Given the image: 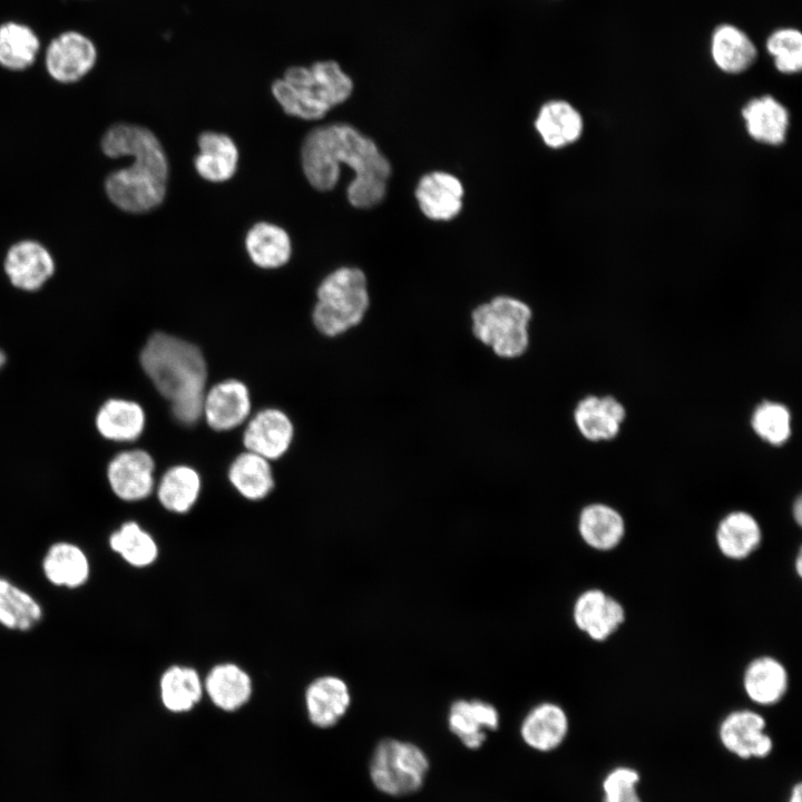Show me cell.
Wrapping results in <instances>:
<instances>
[{
    "label": "cell",
    "instance_id": "f1b7e54d",
    "mask_svg": "<svg viewBox=\"0 0 802 802\" xmlns=\"http://www.w3.org/2000/svg\"><path fill=\"white\" fill-rule=\"evenodd\" d=\"M245 247L252 262L262 268L285 265L292 254L291 238L285 229L266 222L254 224L246 234Z\"/></svg>",
    "mask_w": 802,
    "mask_h": 802
},
{
    "label": "cell",
    "instance_id": "e575fe53",
    "mask_svg": "<svg viewBox=\"0 0 802 802\" xmlns=\"http://www.w3.org/2000/svg\"><path fill=\"white\" fill-rule=\"evenodd\" d=\"M111 549L135 567L155 561L158 548L154 538L135 521L125 522L109 538Z\"/></svg>",
    "mask_w": 802,
    "mask_h": 802
},
{
    "label": "cell",
    "instance_id": "3957f363",
    "mask_svg": "<svg viewBox=\"0 0 802 802\" xmlns=\"http://www.w3.org/2000/svg\"><path fill=\"white\" fill-rule=\"evenodd\" d=\"M140 364L158 392L169 401L174 417L185 426L203 414L207 368L199 348L177 336L156 332L140 353Z\"/></svg>",
    "mask_w": 802,
    "mask_h": 802
},
{
    "label": "cell",
    "instance_id": "ba28073f",
    "mask_svg": "<svg viewBox=\"0 0 802 802\" xmlns=\"http://www.w3.org/2000/svg\"><path fill=\"white\" fill-rule=\"evenodd\" d=\"M718 740L728 753L742 760L767 757L774 746L765 718L749 708L732 711L722 720Z\"/></svg>",
    "mask_w": 802,
    "mask_h": 802
},
{
    "label": "cell",
    "instance_id": "d6a6232c",
    "mask_svg": "<svg viewBox=\"0 0 802 802\" xmlns=\"http://www.w3.org/2000/svg\"><path fill=\"white\" fill-rule=\"evenodd\" d=\"M159 687L164 706L175 713L192 710L202 698L204 689L200 677L194 668L178 665L164 672Z\"/></svg>",
    "mask_w": 802,
    "mask_h": 802
},
{
    "label": "cell",
    "instance_id": "60d3db41",
    "mask_svg": "<svg viewBox=\"0 0 802 802\" xmlns=\"http://www.w3.org/2000/svg\"><path fill=\"white\" fill-rule=\"evenodd\" d=\"M788 802H802V784L800 782L792 786Z\"/></svg>",
    "mask_w": 802,
    "mask_h": 802
},
{
    "label": "cell",
    "instance_id": "e0dca14e",
    "mask_svg": "<svg viewBox=\"0 0 802 802\" xmlns=\"http://www.w3.org/2000/svg\"><path fill=\"white\" fill-rule=\"evenodd\" d=\"M462 183L454 175L434 170L423 175L414 196L422 214L432 221H451L462 209Z\"/></svg>",
    "mask_w": 802,
    "mask_h": 802
},
{
    "label": "cell",
    "instance_id": "7a4b0ae2",
    "mask_svg": "<svg viewBox=\"0 0 802 802\" xmlns=\"http://www.w3.org/2000/svg\"><path fill=\"white\" fill-rule=\"evenodd\" d=\"M101 150L110 158L133 157L128 167L113 172L105 180L106 194L116 207L140 214L163 203L169 168L154 133L138 125H114L101 138Z\"/></svg>",
    "mask_w": 802,
    "mask_h": 802
},
{
    "label": "cell",
    "instance_id": "603a6c76",
    "mask_svg": "<svg viewBox=\"0 0 802 802\" xmlns=\"http://www.w3.org/2000/svg\"><path fill=\"white\" fill-rule=\"evenodd\" d=\"M351 695L346 683L336 676L313 681L305 693L310 721L319 727H330L346 713Z\"/></svg>",
    "mask_w": 802,
    "mask_h": 802
},
{
    "label": "cell",
    "instance_id": "ffe728a7",
    "mask_svg": "<svg viewBox=\"0 0 802 802\" xmlns=\"http://www.w3.org/2000/svg\"><path fill=\"white\" fill-rule=\"evenodd\" d=\"M569 730L564 708L551 702L534 706L522 720L520 734L534 750L549 752L561 745Z\"/></svg>",
    "mask_w": 802,
    "mask_h": 802
},
{
    "label": "cell",
    "instance_id": "7c38bea8",
    "mask_svg": "<svg viewBox=\"0 0 802 802\" xmlns=\"http://www.w3.org/2000/svg\"><path fill=\"white\" fill-rule=\"evenodd\" d=\"M155 462L140 449L116 454L108 464L107 476L114 493L123 500L147 498L154 489Z\"/></svg>",
    "mask_w": 802,
    "mask_h": 802
},
{
    "label": "cell",
    "instance_id": "7bdbcfd3",
    "mask_svg": "<svg viewBox=\"0 0 802 802\" xmlns=\"http://www.w3.org/2000/svg\"><path fill=\"white\" fill-rule=\"evenodd\" d=\"M802 570V558H801V551H799L796 558H795V571L799 576H801Z\"/></svg>",
    "mask_w": 802,
    "mask_h": 802
},
{
    "label": "cell",
    "instance_id": "9a60e30c",
    "mask_svg": "<svg viewBox=\"0 0 802 802\" xmlns=\"http://www.w3.org/2000/svg\"><path fill=\"white\" fill-rule=\"evenodd\" d=\"M250 412V391L238 380L221 381L205 392L203 414L207 424L216 431H227L238 427L247 419Z\"/></svg>",
    "mask_w": 802,
    "mask_h": 802
},
{
    "label": "cell",
    "instance_id": "44dd1931",
    "mask_svg": "<svg viewBox=\"0 0 802 802\" xmlns=\"http://www.w3.org/2000/svg\"><path fill=\"white\" fill-rule=\"evenodd\" d=\"M535 127L545 145L560 149L581 137L584 120L579 110L569 101L551 99L540 107Z\"/></svg>",
    "mask_w": 802,
    "mask_h": 802
},
{
    "label": "cell",
    "instance_id": "4fadbf2b",
    "mask_svg": "<svg viewBox=\"0 0 802 802\" xmlns=\"http://www.w3.org/2000/svg\"><path fill=\"white\" fill-rule=\"evenodd\" d=\"M293 436L290 418L278 409L268 408L251 418L243 433V443L247 451L275 460L288 450Z\"/></svg>",
    "mask_w": 802,
    "mask_h": 802
},
{
    "label": "cell",
    "instance_id": "8fae6325",
    "mask_svg": "<svg viewBox=\"0 0 802 802\" xmlns=\"http://www.w3.org/2000/svg\"><path fill=\"white\" fill-rule=\"evenodd\" d=\"M708 53L713 65L723 74L735 76L750 70L759 50L752 37L733 22H720L712 29Z\"/></svg>",
    "mask_w": 802,
    "mask_h": 802
},
{
    "label": "cell",
    "instance_id": "5b68a950",
    "mask_svg": "<svg viewBox=\"0 0 802 802\" xmlns=\"http://www.w3.org/2000/svg\"><path fill=\"white\" fill-rule=\"evenodd\" d=\"M312 319L326 336L340 335L363 320L369 305L366 276L358 267H340L323 278L316 290Z\"/></svg>",
    "mask_w": 802,
    "mask_h": 802
},
{
    "label": "cell",
    "instance_id": "4dcf8cb0",
    "mask_svg": "<svg viewBox=\"0 0 802 802\" xmlns=\"http://www.w3.org/2000/svg\"><path fill=\"white\" fill-rule=\"evenodd\" d=\"M200 491V478L192 467L178 464L169 468L162 477L157 497L162 506L176 514L187 512L196 502Z\"/></svg>",
    "mask_w": 802,
    "mask_h": 802
},
{
    "label": "cell",
    "instance_id": "52a82bcc",
    "mask_svg": "<svg viewBox=\"0 0 802 802\" xmlns=\"http://www.w3.org/2000/svg\"><path fill=\"white\" fill-rule=\"evenodd\" d=\"M429 762L417 745L394 739L381 741L370 762V776L378 790L390 795H405L423 784Z\"/></svg>",
    "mask_w": 802,
    "mask_h": 802
},
{
    "label": "cell",
    "instance_id": "484cf974",
    "mask_svg": "<svg viewBox=\"0 0 802 802\" xmlns=\"http://www.w3.org/2000/svg\"><path fill=\"white\" fill-rule=\"evenodd\" d=\"M199 154L195 158L198 175L213 183H222L233 177L238 163V150L233 139L214 131H205L198 137Z\"/></svg>",
    "mask_w": 802,
    "mask_h": 802
},
{
    "label": "cell",
    "instance_id": "1f68e13d",
    "mask_svg": "<svg viewBox=\"0 0 802 802\" xmlns=\"http://www.w3.org/2000/svg\"><path fill=\"white\" fill-rule=\"evenodd\" d=\"M43 571L52 584L74 588L87 580L89 563L79 547L58 542L48 550L43 559Z\"/></svg>",
    "mask_w": 802,
    "mask_h": 802
},
{
    "label": "cell",
    "instance_id": "836d02e7",
    "mask_svg": "<svg viewBox=\"0 0 802 802\" xmlns=\"http://www.w3.org/2000/svg\"><path fill=\"white\" fill-rule=\"evenodd\" d=\"M40 43L26 25L7 22L0 26V65L10 70H23L36 59Z\"/></svg>",
    "mask_w": 802,
    "mask_h": 802
},
{
    "label": "cell",
    "instance_id": "30bf717a",
    "mask_svg": "<svg viewBox=\"0 0 802 802\" xmlns=\"http://www.w3.org/2000/svg\"><path fill=\"white\" fill-rule=\"evenodd\" d=\"M624 606L599 588L583 591L575 600L573 620L591 640L604 642L624 624Z\"/></svg>",
    "mask_w": 802,
    "mask_h": 802
},
{
    "label": "cell",
    "instance_id": "cb8c5ba5",
    "mask_svg": "<svg viewBox=\"0 0 802 802\" xmlns=\"http://www.w3.org/2000/svg\"><path fill=\"white\" fill-rule=\"evenodd\" d=\"M742 682L746 696L753 703L770 706L784 697L789 686V675L779 659L765 655L749 663Z\"/></svg>",
    "mask_w": 802,
    "mask_h": 802
},
{
    "label": "cell",
    "instance_id": "2e32d148",
    "mask_svg": "<svg viewBox=\"0 0 802 802\" xmlns=\"http://www.w3.org/2000/svg\"><path fill=\"white\" fill-rule=\"evenodd\" d=\"M625 419L624 404L612 395H587L578 401L574 410L578 431L591 442L615 439Z\"/></svg>",
    "mask_w": 802,
    "mask_h": 802
},
{
    "label": "cell",
    "instance_id": "f35d334b",
    "mask_svg": "<svg viewBox=\"0 0 802 802\" xmlns=\"http://www.w3.org/2000/svg\"><path fill=\"white\" fill-rule=\"evenodd\" d=\"M0 594L6 598L19 620V630L31 628L42 615L39 604L25 590L0 578Z\"/></svg>",
    "mask_w": 802,
    "mask_h": 802
},
{
    "label": "cell",
    "instance_id": "6da1fadb",
    "mask_svg": "<svg viewBox=\"0 0 802 802\" xmlns=\"http://www.w3.org/2000/svg\"><path fill=\"white\" fill-rule=\"evenodd\" d=\"M304 175L317 190L335 187L340 166L354 172L348 186L350 204L360 209L379 205L387 195L391 164L370 137L349 124H331L314 128L302 145Z\"/></svg>",
    "mask_w": 802,
    "mask_h": 802
},
{
    "label": "cell",
    "instance_id": "9c48e42d",
    "mask_svg": "<svg viewBox=\"0 0 802 802\" xmlns=\"http://www.w3.org/2000/svg\"><path fill=\"white\" fill-rule=\"evenodd\" d=\"M96 60L97 50L92 41L80 32L67 31L49 43L46 68L52 79L70 84L85 77Z\"/></svg>",
    "mask_w": 802,
    "mask_h": 802
},
{
    "label": "cell",
    "instance_id": "ee69618b",
    "mask_svg": "<svg viewBox=\"0 0 802 802\" xmlns=\"http://www.w3.org/2000/svg\"><path fill=\"white\" fill-rule=\"evenodd\" d=\"M4 362H6V355H4V353L0 350V368L4 364Z\"/></svg>",
    "mask_w": 802,
    "mask_h": 802
},
{
    "label": "cell",
    "instance_id": "277c9868",
    "mask_svg": "<svg viewBox=\"0 0 802 802\" xmlns=\"http://www.w3.org/2000/svg\"><path fill=\"white\" fill-rule=\"evenodd\" d=\"M352 78L334 60L319 61L310 68L291 67L272 85L283 110L305 120L322 118L346 101L353 92Z\"/></svg>",
    "mask_w": 802,
    "mask_h": 802
},
{
    "label": "cell",
    "instance_id": "8992f818",
    "mask_svg": "<svg viewBox=\"0 0 802 802\" xmlns=\"http://www.w3.org/2000/svg\"><path fill=\"white\" fill-rule=\"evenodd\" d=\"M531 309L522 301L499 295L478 305L471 313L472 333L500 358L522 355L529 345Z\"/></svg>",
    "mask_w": 802,
    "mask_h": 802
},
{
    "label": "cell",
    "instance_id": "5bb4252c",
    "mask_svg": "<svg viewBox=\"0 0 802 802\" xmlns=\"http://www.w3.org/2000/svg\"><path fill=\"white\" fill-rule=\"evenodd\" d=\"M3 266L11 284L29 292L42 287L55 272L50 252L32 239L13 244L7 252Z\"/></svg>",
    "mask_w": 802,
    "mask_h": 802
},
{
    "label": "cell",
    "instance_id": "d590c367",
    "mask_svg": "<svg viewBox=\"0 0 802 802\" xmlns=\"http://www.w3.org/2000/svg\"><path fill=\"white\" fill-rule=\"evenodd\" d=\"M775 70L785 76L802 69V32L799 28L783 26L773 29L764 42Z\"/></svg>",
    "mask_w": 802,
    "mask_h": 802
},
{
    "label": "cell",
    "instance_id": "ab89813d",
    "mask_svg": "<svg viewBox=\"0 0 802 802\" xmlns=\"http://www.w3.org/2000/svg\"><path fill=\"white\" fill-rule=\"evenodd\" d=\"M0 624L3 626L11 628V629H18L19 628V620L13 612V609L10 607L6 598L0 594Z\"/></svg>",
    "mask_w": 802,
    "mask_h": 802
},
{
    "label": "cell",
    "instance_id": "d6986e66",
    "mask_svg": "<svg viewBox=\"0 0 802 802\" xmlns=\"http://www.w3.org/2000/svg\"><path fill=\"white\" fill-rule=\"evenodd\" d=\"M448 726L464 746L476 750L486 741L487 730L499 727V712L482 700H458L450 706Z\"/></svg>",
    "mask_w": 802,
    "mask_h": 802
},
{
    "label": "cell",
    "instance_id": "74e56055",
    "mask_svg": "<svg viewBox=\"0 0 802 802\" xmlns=\"http://www.w3.org/2000/svg\"><path fill=\"white\" fill-rule=\"evenodd\" d=\"M640 775L632 766H616L602 781L603 802H643L638 793Z\"/></svg>",
    "mask_w": 802,
    "mask_h": 802
},
{
    "label": "cell",
    "instance_id": "8d00e7d4",
    "mask_svg": "<svg viewBox=\"0 0 802 802\" xmlns=\"http://www.w3.org/2000/svg\"><path fill=\"white\" fill-rule=\"evenodd\" d=\"M751 427L764 442L775 447L782 446L792 434V415L785 404L765 400L753 410Z\"/></svg>",
    "mask_w": 802,
    "mask_h": 802
},
{
    "label": "cell",
    "instance_id": "f546056e",
    "mask_svg": "<svg viewBox=\"0 0 802 802\" xmlns=\"http://www.w3.org/2000/svg\"><path fill=\"white\" fill-rule=\"evenodd\" d=\"M228 479L246 499L265 498L274 487V478L267 459L251 451L238 454L229 466Z\"/></svg>",
    "mask_w": 802,
    "mask_h": 802
},
{
    "label": "cell",
    "instance_id": "ac0fdd59",
    "mask_svg": "<svg viewBox=\"0 0 802 802\" xmlns=\"http://www.w3.org/2000/svg\"><path fill=\"white\" fill-rule=\"evenodd\" d=\"M747 135L756 143L779 146L788 136L790 113L774 96L765 94L746 101L741 110Z\"/></svg>",
    "mask_w": 802,
    "mask_h": 802
},
{
    "label": "cell",
    "instance_id": "b9f144b4",
    "mask_svg": "<svg viewBox=\"0 0 802 802\" xmlns=\"http://www.w3.org/2000/svg\"><path fill=\"white\" fill-rule=\"evenodd\" d=\"M793 518L796 521L798 525H801V518H802V503L801 498L798 497L795 502L793 503Z\"/></svg>",
    "mask_w": 802,
    "mask_h": 802
},
{
    "label": "cell",
    "instance_id": "7402d4cb",
    "mask_svg": "<svg viewBox=\"0 0 802 802\" xmlns=\"http://www.w3.org/2000/svg\"><path fill=\"white\" fill-rule=\"evenodd\" d=\"M625 531L624 517L616 508L607 503H589L579 512V536L594 550H613L623 540Z\"/></svg>",
    "mask_w": 802,
    "mask_h": 802
},
{
    "label": "cell",
    "instance_id": "83f0119b",
    "mask_svg": "<svg viewBox=\"0 0 802 802\" xmlns=\"http://www.w3.org/2000/svg\"><path fill=\"white\" fill-rule=\"evenodd\" d=\"M96 426L99 433L108 440L134 441L144 431L145 412L137 402L110 399L99 409Z\"/></svg>",
    "mask_w": 802,
    "mask_h": 802
},
{
    "label": "cell",
    "instance_id": "d4e9b609",
    "mask_svg": "<svg viewBox=\"0 0 802 802\" xmlns=\"http://www.w3.org/2000/svg\"><path fill=\"white\" fill-rule=\"evenodd\" d=\"M761 541L759 521L744 510L725 515L715 530V542L720 552L731 560L746 559L759 548Z\"/></svg>",
    "mask_w": 802,
    "mask_h": 802
},
{
    "label": "cell",
    "instance_id": "4316f807",
    "mask_svg": "<svg viewBox=\"0 0 802 802\" xmlns=\"http://www.w3.org/2000/svg\"><path fill=\"white\" fill-rule=\"evenodd\" d=\"M204 688L213 704L231 712L250 700L252 682L243 668L232 663H224L211 669L204 682Z\"/></svg>",
    "mask_w": 802,
    "mask_h": 802
}]
</instances>
